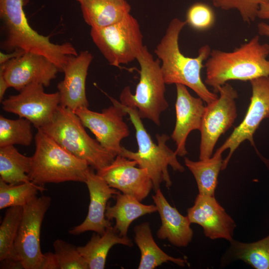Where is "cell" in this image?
Wrapping results in <instances>:
<instances>
[{
	"mask_svg": "<svg viewBox=\"0 0 269 269\" xmlns=\"http://www.w3.org/2000/svg\"><path fill=\"white\" fill-rule=\"evenodd\" d=\"M186 24L185 21L173 18L154 52L161 62V69L166 84L183 85L208 104L218 97L217 93L207 88L201 77V71L204 68L203 62L209 57L211 49L206 44L199 48L197 57L185 56L179 48V37Z\"/></svg>",
	"mask_w": 269,
	"mask_h": 269,
	"instance_id": "1",
	"label": "cell"
},
{
	"mask_svg": "<svg viewBox=\"0 0 269 269\" xmlns=\"http://www.w3.org/2000/svg\"><path fill=\"white\" fill-rule=\"evenodd\" d=\"M30 0H0V18L4 38L0 47L8 52L21 50L44 56L63 72L70 56L78 54L67 42L61 44L51 42L49 37L40 34L29 24L23 7Z\"/></svg>",
	"mask_w": 269,
	"mask_h": 269,
	"instance_id": "2",
	"label": "cell"
},
{
	"mask_svg": "<svg viewBox=\"0 0 269 269\" xmlns=\"http://www.w3.org/2000/svg\"><path fill=\"white\" fill-rule=\"evenodd\" d=\"M269 44L262 43L259 35L231 51L212 49L205 61V84L217 93L230 80L251 81L269 77Z\"/></svg>",
	"mask_w": 269,
	"mask_h": 269,
	"instance_id": "3",
	"label": "cell"
},
{
	"mask_svg": "<svg viewBox=\"0 0 269 269\" xmlns=\"http://www.w3.org/2000/svg\"><path fill=\"white\" fill-rule=\"evenodd\" d=\"M35 150L31 156L28 176L31 181L44 186L67 181L85 183L88 163L68 151L40 129L34 136Z\"/></svg>",
	"mask_w": 269,
	"mask_h": 269,
	"instance_id": "4",
	"label": "cell"
},
{
	"mask_svg": "<svg viewBox=\"0 0 269 269\" xmlns=\"http://www.w3.org/2000/svg\"><path fill=\"white\" fill-rule=\"evenodd\" d=\"M123 106L135 129L138 150L134 152L123 147L121 155L136 161L138 167L147 170L154 192L160 188L162 183H165L166 187L169 188L172 181L168 166L175 171L183 172L185 170L178 161L175 151L171 149L166 144L169 136L164 134H156L157 143H155L145 129L137 110Z\"/></svg>",
	"mask_w": 269,
	"mask_h": 269,
	"instance_id": "5",
	"label": "cell"
},
{
	"mask_svg": "<svg viewBox=\"0 0 269 269\" xmlns=\"http://www.w3.org/2000/svg\"><path fill=\"white\" fill-rule=\"evenodd\" d=\"M84 128L74 111L59 105L51 121L39 129L98 171L111 164L116 156L92 138Z\"/></svg>",
	"mask_w": 269,
	"mask_h": 269,
	"instance_id": "6",
	"label": "cell"
},
{
	"mask_svg": "<svg viewBox=\"0 0 269 269\" xmlns=\"http://www.w3.org/2000/svg\"><path fill=\"white\" fill-rule=\"evenodd\" d=\"M136 60L140 70L135 93H132L129 86L125 87L120 96V102L136 109L141 119H147L159 126L160 115L168 107L160 61L158 58L154 59L145 45Z\"/></svg>",
	"mask_w": 269,
	"mask_h": 269,
	"instance_id": "7",
	"label": "cell"
},
{
	"mask_svg": "<svg viewBox=\"0 0 269 269\" xmlns=\"http://www.w3.org/2000/svg\"><path fill=\"white\" fill-rule=\"evenodd\" d=\"M90 36L109 64L118 67L136 60L144 46L138 22L130 13L110 26L91 28Z\"/></svg>",
	"mask_w": 269,
	"mask_h": 269,
	"instance_id": "8",
	"label": "cell"
},
{
	"mask_svg": "<svg viewBox=\"0 0 269 269\" xmlns=\"http://www.w3.org/2000/svg\"><path fill=\"white\" fill-rule=\"evenodd\" d=\"M51 198L36 197L23 207V214L10 258L20 262L24 269H40L43 254L40 236L45 215Z\"/></svg>",
	"mask_w": 269,
	"mask_h": 269,
	"instance_id": "9",
	"label": "cell"
},
{
	"mask_svg": "<svg viewBox=\"0 0 269 269\" xmlns=\"http://www.w3.org/2000/svg\"><path fill=\"white\" fill-rule=\"evenodd\" d=\"M217 99L205 107L200 130L199 159L210 158L220 136L233 125L237 117V91L229 83L221 86Z\"/></svg>",
	"mask_w": 269,
	"mask_h": 269,
	"instance_id": "10",
	"label": "cell"
},
{
	"mask_svg": "<svg viewBox=\"0 0 269 269\" xmlns=\"http://www.w3.org/2000/svg\"><path fill=\"white\" fill-rule=\"evenodd\" d=\"M108 97L113 105L100 113L92 111L88 107L79 108L74 112L99 143L116 156L123 150L121 141L130 134L128 126L124 121L128 113L120 102Z\"/></svg>",
	"mask_w": 269,
	"mask_h": 269,
	"instance_id": "11",
	"label": "cell"
},
{
	"mask_svg": "<svg viewBox=\"0 0 269 269\" xmlns=\"http://www.w3.org/2000/svg\"><path fill=\"white\" fill-rule=\"evenodd\" d=\"M250 82L252 96L246 115L224 143L216 150L221 153L226 149L229 150L228 156L223 160L222 170L227 167L234 152L245 140H248L259 153L254 135L262 122L269 119V77L258 78Z\"/></svg>",
	"mask_w": 269,
	"mask_h": 269,
	"instance_id": "12",
	"label": "cell"
},
{
	"mask_svg": "<svg viewBox=\"0 0 269 269\" xmlns=\"http://www.w3.org/2000/svg\"><path fill=\"white\" fill-rule=\"evenodd\" d=\"M1 103L4 111L28 120L38 130L51 121L60 105V97L58 91L46 93L43 85L32 83Z\"/></svg>",
	"mask_w": 269,
	"mask_h": 269,
	"instance_id": "13",
	"label": "cell"
},
{
	"mask_svg": "<svg viewBox=\"0 0 269 269\" xmlns=\"http://www.w3.org/2000/svg\"><path fill=\"white\" fill-rule=\"evenodd\" d=\"M8 87L20 91L27 85L38 83L48 87L56 77L58 67L42 55L24 52L6 63L0 64Z\"/></svg>",
	"mask_w": 269,
	"mask_h": 269,
	"instance_id": "14",
	"label": "cell"
},
{
	"mask_svg": "<svg viewBox=\"0 0 269 269\" xmlns=\"http://www.w3.org/2000/svg\"><path fill=\"white\" fill-rule=\"evenodd\" d=\"M136 165V161L119 154L97 174L111 187L141 202L153 189V183L147 170Z\"/></svg>",
	"mask_w": 269,
	"mask_h": 269,
	"instance_id": "15",
	"label": "cell"
},
{
	"mask_svg": "<svg viewBox=\"0 0 269 269\" xmlns=\"http://www.w3.org/2000/svg\"><path fill=\"white\" fill-rule=\"evenodd\" d=\"M190 223L203 229L206 237L212 240L223 239L232 242L236 224L215 196L198 194L194 205L187 210Z\"/></svg>",
	"mask_w": 269,
	"mask_h": 269,
	"instance_id": "16",
	"label": "cell"
},
{
	"mask_svg": "<svg viewBox=\"0 0 269 269\" xmlns=\"http://www.w3.org/2000/svg\"><path fill=\"white\" fill-rule=\"evenodd\" d=\"M93 59L92 54L87 50L69 57L63 70L64 79L57 85L61 106L74 112L81 108H88L86 81Z\"/></svg>",
	"mask_w": 269,
	"mask_h": 269,
	"instance_id": "17",
	"label": "cell"
},
{
	"mask_svg": "<svg viewBox=\"0 0 269 269\" xmlns=\"http://www.w3.org/2000/svg\"><path fill=\"white\" fill-rule=\"evenodd\" d=\"M85 183L90 195L88 214L84 221L70 230L69 233L73 235H78L87 231H93L102 235L112 226V222L106 217L108 201L119 191L111 187L90 168Z\"/></svg>",
	"mask_w": 269,
	"mask_h": 269,
	"instance_id": "18",
	"label": "cell"
},
{
	"mask_svg": "<svg viewBox=\"0 0 269 269\" xmlns=\"http://www.w3.org/2000/svg\"><path fill=\"white\" fill-rule=\"evenodd\" d=\"M176 122L171 137L175 142L177 155L187 154L186 142L189 134L194 130L200 131L205 107L204 101L192 96L187 87L176 84Z\"/></svg>",
	"mask_w": 269,
	"mask_h": 269,
	"instance_id": "19",
	"label": "cell"
},
{
	"mask_svg": "<svg viewBox=\"0 0 269 269\" xmlns=\"http://www.w3.org/2000/svg\"><path fill=\"white\" fill-rule=\"evenodd\" d=\"M159 213L161 226L156 233L160 240H167L178 247H186L192 241L193 231L188 217L181 214L170 205L160 188L152 196Z\"/></svg>",
	"mask_w": 269,
	"mask_h": 269,
	"instance_id": "20",
	"label": "cell"
},
{
	"mask_svg": "<svg viewBox=\"0 0 269 269\" xmlns=\"http://www.w3.org/2000/svg\"><path fill=\"white\" fill-rule=\"evenodd\" d=\"M82 15L91 28H102L116 23L130 13L126 0H80Z\"/></svg>",
	"mask_w": 269,
	"mask_h": 269,
	"instance_id": "21",
	"label": "cell"
},
{
	"mask_svg": "<svg viewBox=\"0 0 269 269\" xmlns=\"http://www.w3.org/2000/svg\"><path fill=\"white\" fill-rule=\"evenodd\" d=\"M116 197V202L114 205H107L106 217L110 221L115 220L116 223L113 227L122 236H127L129 228L134 221L157 211L155 204H143L134 197L120 191Z\"/></svg>",
	"mask_w": 269,
	"mask_h": 269,
	"instance_id": "22",
	"label": "cell"
},
{
	"mask_svg": "<svg viewBox=\"0 0 269 269\" xmlns=\"http://www.w3.org/2000/svg\"><path fill=\"white\" fill-rule=\"evenodd\" d=\"M120 244L132 247L133 243L128 236H121L112 226L102 234H94L88 242L77 250L87 263L89 269H103L110 249Z\"/></svg>",
	"mask_w": 269,
	"mask_h": 269,
	"instance_id": "23",
	"label": "cell"
},
{
	"mask_svg": "<svg viewBox=\"0 0 269 269\" xmlns=\"http://www.w3.org/2000/svg\"><path fill=\"white\" fill-rule=\"evenodd\" d=\"M134 242L140 252L138 269H153L168 262L180 266L188 264L186 260L170 256L163 251L155 242L148 222L134 228Z\"/></svg>",
	"mask_w": 269,
	"mask_h": 269,
	"instance_id": "24",
	"label": "cell"
},
{
	"mask_svg": "<svg viewBox=\"0 0 269 269\" xmlns=\"http://www.w3.org/2000/svg\"><path fill=\"white\" fill-rule=\"evenodd\" d=\"M222 153L216 150L210 158L199 161L185 158V165L195 178L198 194L215 196L219 174L223 166Z\"/></svg>",
	"mask_w": 269,
	"mask_h": 269,
	"instance_id": "25",
	"label": "cell"
},
{
	"mask_svg": "<svg viewBox=\"0 0 269 269\" xmlns=\"http://www.w3.org/2000/svg\"><path fill=\"white\" fill-rule=\"evenodd\" d=\"M31 157L20 153L14 145L0 147V179L17 184L30 181L28 176Z\"/></svg>",
	"mask_w": 269,
	"mask_h": 269,
	"instance_id": "26",
	"label": "cell"
},
{
	"mask_svg": "<svg viewBox=\"0 0 269 269\" xmlns=\"http://www.w3.org/2000/svg\"><path fill=\"white\" fill-rule=\"evenodd\" d=\"M230 252L234 260H241L256 269H269V235L253 243L231 242Z\"/></svg>",
	"mask_w": 269,
	"mask_h": 269,
	"instance_id": "27",
	"label": "cell"
},
{
	"mask_svg": "<svg viewBox=\"0 0 269 269\" xmlns=\"http://www.w3.org/2000/svg\"><path fill=\"white\" fill-rule=\"evenodd\" d=\"M43 185L32 181L17 184H8L0 179V209L23 207L37 197L39 192L46 190Z\"/></svg>",
	"mask_w": 269,
	"mask_h": 269,
	"instance_id": "28",
	"label": "cell"
},
{
	"mask_svg": "<svg viewBox=\"0 0 269 269\" xmlns=\"http://www.w3.org/2000/svg\"><path fill=\"white\" fill-rule=\"evenodd\" d=\"M32 123L19 118L12 120L0 116V147L20 144L29 146L33 140Z\"/></svg>",
	"mask_w": 269,
	"mask_h": 269,
	"instance_id": "29",
	"label": "cell"
},
{
	"mask_svg": "<svg viewBox=\"0 0 269 269\" xmlns=\"http://www.w3.org/2000/svg\"><path fill=\"white\" fill-rule=\"evenodd\" d=\"M23 214V207L7 208L0 226V261L10 258Z\"/></svg>",
	"mask_w": 269,
	"mask_h": 269,
	"instance_id": "30",
	"label": "cell"
},
{
	"mask_svg": "<svg viewBox=\"0 0 269 269\" xmlns=\"http://www.w3.org/2000/svg\"><path fill=\"white\" fill-rule=\"evenodd\" d=\"M53 246L59 269H89L77 247L61 239L56 240Z\"/></svg>",
	"mask_w": 269,
	"mask_h": 269,
	"instance_id": "31",
	"label": "cell"
},
{
	"mask_svg": "<svg viewBox=\"0 0 269 269\" xmlns=\"http://www.w3.org/2000/svg\"><path fill=\"white\" fill-rule=\"evenodd\" d=\"M185 21L190 27L198 31L211 29L216 22L215 13L209 4L197 2L187 9Z\"/></svg>",
	"mask_w": 269,
	"mask_h": 269,
	"instance_id": "32",
	"label": "cell"
},
{
	"mask_svg": "<svg viewBox=\"0 0 269 269\" xmlns=\"http://www.w3.org/2000/svg\"><path fill=\"white\" fill-rule=\"evenodd\" d=\"M216 7L225 10H237L243 20L250 24L258 17L261 5L269 3V0H211Z\"/></svg>",
	"mask_w": 269,
	"mask_h": 269,
	"instance_id": "33",
	"label": "cell"
},
{
	"mask_svg": "<svg viewBox=\"0 0 269 269\" xmlns=\"http://www.w3.org/2000/svg\"><path fill=\"white\" fill-rule=\"evenodd\" d=\"M40 269H59V265L54 253L43 254Z\"/></svg>",
	"mask_w": 269,
	"mask_h": 269,
	"instance_id": "34",
	"label": "cell"
},
{
	"mask_svg": "<svg viewBox=\"0 0 269 269\" xmlns=\"http://www.w3.org/2000/svg\"><path fill=\"white\" fill-rule=\"evenodd\" d=\"M0 269H23L22 263L12 258L0 261Z\"/></svg>",
	"mask_w": 269,
	"mask_h": 269,
	"instance_id": "35",
	"label": "cell"
},
{
	"mask_svg": "<svg viewBox=\"0 0 269 269\" xmlns=\"http://www.w3.org/2000/svg\"><path fill=\"white\" fill-rule=\"evenodd\" d=\"M25 52L21 50H15L10 53H4L0 52V64H3L6 62L18 57L23 54Z\"/></svg>",
	"mask_w": 269,
	"mask_h": 269,
	"instance_id": "36",
	"label": "cell"
},
{
	"mask_svg": "<svg viewBox=\"0 0 269 269\" xmlns=\"http://www.w3.org/2000/svg\"><path fill=\"white\" fill-rule=\"evenodd\" d=\"M258 17L262 19H269V3L261 5Z\"/></svg>",
	"mask_w": 269,
	"mask_h": 269,
	"instance_id": "37",
	"label": "cell"
},
{
	"mask_svg": "<svg viewBox=\"0 0 269 269\" xmlns=\"http://www.w3.org/2000/svg\"><path fill=\"white\" fill-rule=\"evenodd\" d=\"M9 88L6 80L4 79L2 72L0 71V101L3 100V96L7 90Z\"/></svg>",
	"mask_w": 269,
	"mask_h": 269,
	"instance_id": "38",
	"label": "cell"
},
{
	"mask_svg": "<svg viewBox=\"0 0 269 269\" xmlns=\"http://www.w3.org/2000/svg\"><path fill=\"white\" fill-rule=\"evenodd\" d=\"M258 32L259 35L269 38V24L261 22L257 25Z\"/></svg>",
	"mask_w": 269,
	"mask_h": 269,
	"instance_id": "39",
	"label": "cell"
},
{
	"mask_svg": "<svg viewBox=\"0 0 269 269\" xmlns=\"http://www.w3.org/2000/svg\"><path fill=\"white\" fill-rule=\"evenodd\" d=\"M76 0V1H78V2H79V0Z\"/></svg>",
	"mask_w": 269,
	"mask_h": 269,
	"instance_id": "40",
	"label": "cell"
}]
</instances>
